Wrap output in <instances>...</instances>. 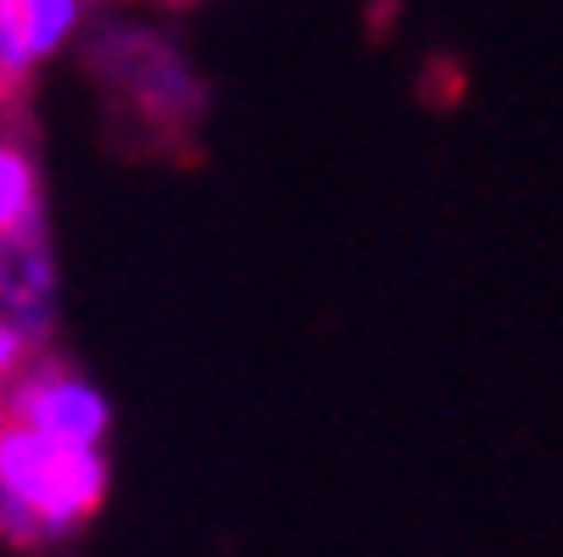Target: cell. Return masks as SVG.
I'll return each instance as SVG.
<instances>
[{"instance_id": "cell-1", "label": "cell", "mask_w": 563, "mask_h": 557, "mask_svg": "<svg viewBox=\"0 0 563 557\" xmlns=\"http://www.w3.org/2000/svg\"><path fill=\"white\" fill-rule=\"evenodd\" d=\"M112 486L101 446H67L29 424H0V497L29 508L45 541H62L85 524Z\"/></svg>"}, {"instance_id": "cell-2", "label": "cell", "mask_w": 563, "mask_h": 557, "mask_svg": "<svg viewBox=\"0 0 563 557\" xmlns=\"http://www.w3.org/2000/svg\"><path fill=\"white\" fill-rule=\"evenodd\" d=\"M12 424H29L67 446H101L112 430V402L67 368H34L12 390Z\"/></svg>"}, {"instance_id": "cell-3", "label": "cell", "mask_w": 563, "mask_h": 557, "mask_svg": "<svg viewBox=\"0 0 563 557\" xmlns=\"http://www.w3.org/2000/svg\"><path fill=\"white\" fill-rule=\"evenodd\" d=\"M0 318L40 341L56 318V263L45 246V223L0 234Z\"/></svg>"}, {"instance_id": "cell-4", "label": "cell", "mask_w": 563, "mask_h": 557, "mask_svg": "<svg viewBox=\"0 0 563 557\" xmlns=\"http://www.w3.org/2000/svg\"><path fill=\"white\" fill-rule=\"evenodd\" d=\"M85 0H0V67L29 73L67 45Z\"/></svg>"}, {"instance_id": "cell-5", "label": "cell", "mask_w": 563, "mask_h": 557, "mask_svg": "<svg viewBox=\"0 0 563 557\" xmlns=\"http://www.w3.org/2000/svg\"><path fill=\"white\" fill-rule=\"evenodd\" d=\"M40 223V174L34 156L18 145H0V234H18Z\"/></svg>"}, {"instance_id": "cell-6", "label": "cell", "mask_w": 563, "mask_h": 557, "mask_svg": "<svg viewBox=\"0 0 563 557\" xmlns=\"http://www.w3.org/2000/svg\"><path fill=\"white\" fill-rule=\"evenodd\" d=\"M29 335L12 324V318H0V379H12L18 368H23V357H29Z\"/></svg>"}]
</instances>
